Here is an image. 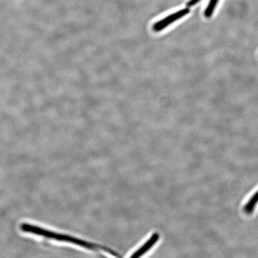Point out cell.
<instances>
[{
  "label": "cell",
  "instance_id": "obj_1",
  "mask_svg": "<svg viewBox=\"0 0 258 258\" xmlns=\"http://www.w3.org/2000/svg\"><path fill=\"white\" fill-rule=\"evenodd\" d=\"M189 13V9L188 8H185L182 10H180L179 11L174 13L173 14H171L167 17L161 19L160 21H157L153 26V30L156 32H159L163 31L169 27V26L175 22V21L179 20V19L182 18L183 16L188 15Z\"/></svg>",
  "mask_w": 258,
  "mask_h": 258
},
{
  "label": "cell",
  "instance_id": "obj_2",
  "mask_svg": "<svg viewBox=\"0 0 258 258\" xmlns=\"http://www.w3.org/2000/svg\"><path fill=\"white\" fill-rule=\"evenodd\" d=\"M160 235L159 233H154L151 237L142 246L140 249L135 251L134 254H132L131 257H140L143 254L147 253L150 250L155 244L159 241Z\"/></svg>",
  "mask_w": 258,
  "mask_h": 258
},
{
  "label": "cell",
  "instance_id": "obj_3",
  "mask_svg": "<svg viewBox=\"0 0 258 258\" xmlns=\"http://www.w3.org/2000/svg\"><path fill=\"white\" fill-rule=\"evenodd\" d=\"M258 203V191H257L249 199L243 208V211L246 214H251L254 211L257 203Z\"/></svg>",
  "mask_w": 258,
  "mask_h": 258
},
{
  "label": "cell",
  "instance_id": "obj_4",
  "mask_svg": "<svg viewBox=\"0 0 258 258\" xmlns=\"http://www.w3.org/2000/svg\"><path fill=\"white\" fill-rule=\"evenodd\" d=\"M219 0H210L208 7L206 8L205 11V16L206 18H211L213 14H214L215 9L217 7V5Z\"/></svg>",
  "mask_w": 258,
  "mask_h": 258
},
{
  "label": "cell",
  "instance_id": "obj_5",
  "mask_svg": "<svg viewBox=\"0 0 258 258\" xmlns=\"http://www.w3.org/2000/svg\"><path fill=\"white\" fill-rule=\"evenodd\" d=\"M201 1V0H190V1L187 3V6L189 8L192 7V6H195Z\"/></svg>",
  "mask_w": 258,
  "mask_h": 258
}]
</instances>
